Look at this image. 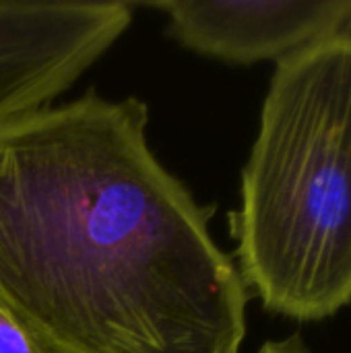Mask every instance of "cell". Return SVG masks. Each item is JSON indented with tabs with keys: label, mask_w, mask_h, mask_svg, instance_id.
Returning a JSON list of instances; mask_svg holds the SVG:
<instances>
[{
	"label": "cell",
	"mask_w": 351,
	"mask_h": 353,
	"mask_svg": "<svg viewBox=\"0 0 351 353\" xmlns=\"http://www.w3.org/2000/svg\"><path fill=\"white\" fill-rule=\"evenodd\" d=\"M168 21L182 48L225 64H275L319 41L351 33V0H159L134 2Z\"/></svg>",
	"instance_id": "obj_4"
},
{
	"label": "cell",
	"mask_w": 351,
	"mask_h": 353,
	"mask_svg": "<svg viewBox=\"0 0 351 353\" xmlns=\"http://www.w3.org/2000/svg\"><path fill=\"white\" fill-rule=\"evenodd\" d=\"M0 353H52L0 304Z\"/></svg>",
	"instance_id": "obj_5"
},
{
	"label": "cell",
	"mask_w": 351,
	"mask_h": 353,
	"mask_svg": "<svg viewBox=\"0 0 351 353\" xmlns=\"http://www.w3.org/2000/svg\"><path fill=\"white\" fill-rule=\"evenodd\" d=\"M147 128L97 91L0 124V304L48 352L242 353L250 292Z\"/></svg>",
	"instance_id": "obj_1"
},
{
	"label": "cell",
	"mask_w": 351,
	"mask_h": 353,
	"mask_svg": "<svg viewBox=\"0 0 351 353\" xmlns=\"http://www.w3.org/2000/svg\"><path fill=\"white\" fill-rule=\"evenodd\" d=\"M134 2L0 0V124L50 105L130 27Z\"/></svg>",
	"instance_id": "obj_3"
},
{
	"label": "cell",
	"mask_w": 351,
	"mask_h": 353,
	"mask_svg": "<svg viewBox=\"0 0 351 353\" xmlns=\"http://www.w3.org/2000/svg\"><path fill=\"white\" fill-rule=\"evenodd\" d=\"M259 353H314L300 333L288 335L283 339H269L261 345Z\"/></svg>",
	"instance_id": "obj_6"
},
{
	"label": "cell",
	"mask_w": 351,
	"mask_h": 353,
	"mask_svg": "<svg viewBox=\"0 0 351 353\" xmlns=\"http://www.w3.org/2000/svg\"><path fill=\"white\" fill-rule=\"evenodd\" d=\"M263 308L321 323L351 304V33L275 64L230 215Z\"/></svg>",
	"instance_id": "obj_2"
}]
</instances>
